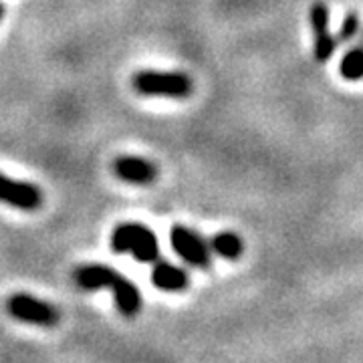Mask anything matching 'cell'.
<instances>
[{
	"instance_id": "cell-7",
	"label": "cell",
	"mask_w": 363,
	"mask_h": 363,
	"mask_svg": "<svg viewBox=\"0 0 363 363\" xmlns=\"http://www.w3.org/2000/svg\"><path fill=\"white\" fill-rule=\"evenodd\" d=\"M113 172L119 180L133 186H147L157 178L156 166L140 156H119L113 162Z\"/></svg>"
},
{
	"instance_id": "cell-3",
	"label": "cell",
	"mask_w": 363,
	"mask_h": 363,
	"mask_svg": "<svg viewBox=\"0 0 363 363\" xmlns=\"http://www.w3.org/2000/svg\"><path fill=\"white\" fill-rule=\"evenodd\" d=\"M6 313L21 323L37 327H57L61 321V313L52 303L28 293H14L6 298Z\"/></svg>"
},
{
	"instance_id": "cell-10",
	"label": "cell",
	"mask_w": 363,
	"mask_h": 363,
	"mask_svg": "<svg viewBox=\"0 0 363 363\" xmlns=\"http://www.w3.org/2000/svg\"><path fill=\"white\" fill-rule=\"evenodd\" d=\"M119 272L107 264H81L73 271V283L83 289V291H99V289H109Z\"/></svg>"
},
{
	"instance_id": "cell-5",
	"label": "cell",
	"mask_w": 363,
	"mask_h": 363,
	"mask_svg": "<svg viewBox=\"0 0 363 363\" xmlns=\"http://www.w3.org/2000/svg\"><path fill=\"white\" fill-rule=\"evenodd\" d=\"M0 202L25 212H33L43 204V192L39 186L30 182L13 180L0 174Z\"/></svg>"
},
{
	"instance_id": "cell-12",
	"label": "cell",
	"mask_w": 363,
	"mask_h": 363,
	"mask_svg": "<svg viewBox=\"0 0 363 363\" xmlns=\"http://www.w3.org/2000/svg\"><path fill=\"white\" fill-rule=\"evenodd\" d=\"M341 77L347 81H362L363 79V45L359 43L357 47H353L345 52V57L341 59L339 65Z\"/></svg>"
},
{
	"instance_id": "cell-13",
	"label": "cell",
	"mask_w": 363,
	"mask_h": 363,
	"mask_svg": "<svg viewBox=\"0 0 363 363\" xmlns=\"http://www.w3.org/2000/svg\"><path fill=\"white\" fill-rule=\"evenodd\" d=\"M359 28H362V23H359V14L350 13L343 23H341V28H339L337 43H350V40L355 39V35H359Z\"/></svg>"
},
{
	"instance_id": "cell-2",
	"label": "cell",
	"mask_w": 363,
	"mask_h": 363,
	"mask_svg": "<svg viewBox=\"0 0 363 363\" xmlns=\"http://www.w3.org/2000/svg\"><path fill=\"white\" fill-rule=\"evenodd\" d=\"M133 89L145 97L186 99L192 93V79L180 71H140L133 77Z\"/></svg>"
},
{
	"instance_id": "cell-14",
	"label": "cell",
	"mask_w": 363,
	"mask_h": 363,
	"mask_svg": "<svg viewBox=\"0 0 363 363\" xmlns=\"http://www.w3.org/2000/svg\"><path fill=\"white\" fill-rule=\"evenodd\" d=\"M2 16H4V4L0 2V21H2Z\"/></svg>"
},
{
	"instance_id": "cell-11",
	"label": "cell",
	"mask_w": 363,
	"mask_h": 363,
	"mask_svg": "<svg viewBox=\"0 0 363 363\" xmlns=\"http://www.w3.org/2000/svg\"><path fill=\"white\" fill-rule=\"evenodd\" d=\"M208 247H210V252H214V255H218V257L226 260L240 259V255L245 252L242 238L234 233L214 234L212 240L208 242Z\"/></svg>"
},
{
	"instance_id": "cell-15",
	"label": "cell",
	"mask_w": 363,
	"mask_h": 363,
	"mask_svg": "<svg viewBox=\"0 0 363 363\" xmlns=\"http://www.w3.org/2000/svg\"><path fill=\"white\" fill-rule=\"evenodd\" d=\"M362 45H363V33H362Z\"/></svg>"
},
{
	"instance_id": "cell-9",
	"label": "cell",
	"mask_w": 363,
	"mask_h": 363,
	"mask_svg": "<svg viewBox=\"0 0 363 363\" xmlns=\"http://www.w3.org/2000/svg\"><path fill=\"white\" fill-rule=\"evenodd\" d=\"M152 283L164 293H182L190 285V277L186 269L172 264L168 260H156L152 269Z\"/></svg>"
},
{
	"instance_id": "cell-6",
	"label": "cell",
	"mask_w": 363,
	"mask_h": 363,
	"mask_svg": "<svg viewBox=\"0 0 363 363\" xmlns=\"http://www.w3.org/2000/svg\"><path fill=\"white\" fill-rule=\"evenodd\" d=\"M313 33H315V59L327 63L337 49V40L329 33V9L325 2H315L309 11Z\"/></svg>"
},
{
	"instance_id": "cell-1",
	"label": "cell",
	"mask_w": 363,
	"mask_h": 363,
	"mask_svg": "<svg viewBox=\"0 0 363 363\" xmlns=\"http://www.w3.org/2000/svg\"><path fill=\"white\" fill-rule=\"evenodd\" d=\"M111 250L117 255L131 252L138 262H156L160 259V242L154 230L140 222H121L111 233Z\"/></svg>"
},
{
	"instance_id": "cell-8",
	"label": "cell",
	"mask_w": 363,
	"mask_h": 363,
	"mask_svg": "<svg viewBox=\"0 0 363 363\" xmlns=\"http://www.w3.org/2000/svg\"><path fill=\"white\" fill-rule=\"evenodd\" d=\"M109 291L113 293V298H116V307L117 311L121 313L123 317H135L138 313L142 311V293L138 285L125 279L121 272L113 279V283L109 285Z\"/></svg>"
},
{
	"instance_id": "cell-4",
	"label": "cell",
	"mask_w": 363,
	"mask_h": 363,
	"mask_svg": "<svg viewBox=\"0 0 363 363\" xmlns=\"http://www.w3.org/2000/svg\"><path fill=\"white\" fill-rule=\"evenodd\" d=\"M169 242L174 252L180 257L184 262H188L194 269H208L210 267V247L200 234L184 226V224H174L169 230Z\"/></svg>"
}]
</instances>
